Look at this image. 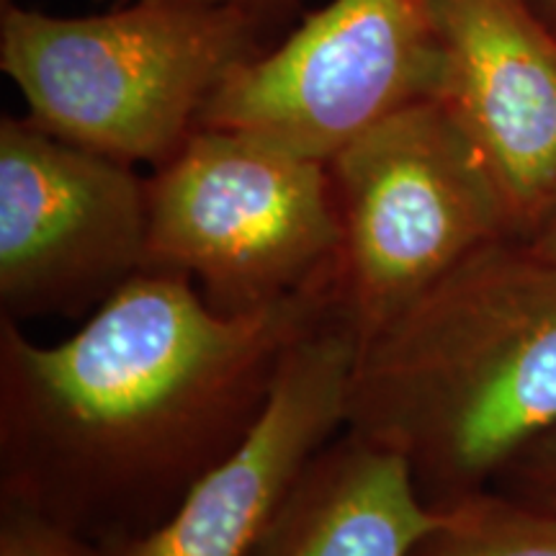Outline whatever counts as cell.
<instances>
[{"label": "cell", "mask_w": 556, "mask_h": 556, "mask_svg": "<svg viewBox=\"0 0 556 556\" xmlns=\"http://www.w3.org/2000/svg\"><path fill=\"white\" fill-rule=\"evenodd\" d=\"M495 484L507 497L556 513V426L520 448Z\"/></svg>", "instance_id": "13"}, {"label": "cell", "mask_w": 556, "mask_h": 556, "mask_svg": "<svg viewBox=\"0 0 556 556\" xmlns=\"http://www.w3.org/2000/svg\"><path fill=\"white\" fill-rule=\"evenodd\" d=\"M212 3H225V0H212Z\"/></svg>", "instance_id": "17"}, {"label": "cell", "mask_w": 556, "mask_h": 556, "mask_svg": "<svg viewBox=\"0 0 556 556\" xmlns=\"http://www.w3.org/2000/svg\"><path fill=\"white\" fill-rule=\"evenodd\" d=\"M328 165L343 225L340 304L358 343L471 253L516 240L484 157L438 99L389 116Z\"/></svg>", "instance_id": "5"}, {"label": "cell", "mask_w": 556, "mask_h": 556, "mask_svg": "<svg viewBox=\"0 0 556 556\" xmlns=\"http://www.w3.org/2000/svg\"><path fill=\"white\" fill-rule=\"evenodd\" d=\"M0 556H111L106 546L0 500Z\"/></svg>", "instance_id": "12"}, {"label": "cell", "mask_w": 556, "mask_h": 556, "mask_svg": "<svg viewBox=\"0 0 556 556\" xmlns=\"http://www.w3.org/2000/svg\"><path fill=\"white\" fill-rule=\"evenodd\" d=\"M358 332L343 304L289 348L270 397L232 454L178 510L111 556H250L304 471L345 430Z\"/></svg>", "instance_id": "8"}, {"label": "cell", "mask_w": 556, "mask_h": 556, "mask_svg": "<svg viewBox=\"0 0 556 556\" xmlns=\"http://www.w3.org/2000/svg\"><path fill=\"white\" fill-rule=\"evenodd\" d=\"M340 307V281L219 315L197 283L139 270L67 340L0 317V500L99 546L142 539L232 454L289 348Z\"/></svg>", "instance_id": "1"}, {"label": "cell", "mask_w": 556, "mask_h": 556, "mask_svg": "<svg viewBox=\"0 0 556 556\" xmlns=\"http://www.w3.org/2000/svg\"><path fill=\"white\" fill-rule=\"evenodd\" d=\"M433 0H330L281 45L229 67L199 127L330 163L407 106L441 96Z\"/></svg>", "instance_id": "6"}, {"label": "cell", "mask_w": 556, "mask_h": 556, "mask_svg": "<svg viewBox=\"0 0 556 556\" xmlns=\"http://www.w3.org/2000/svg\"><path fill=\"white\" fill-rule=\"evenodd\" d=\"M150 180L26 116L0 119V317H83L148 268Z\"/></svg>", "instance_id": "7"}, {"label": "cell", "mask_w": 556, "mask_h": 556, "mask_svg": "<svg viewBox=\"0 0 556 556\" xmlns=\"http://www.w3.org/2000/svg\"><path fill=\"white\" fill-rule=\"evenodd\" d=\"M148 180V268L189 276L219 315L338 278L343 225L328 163L197 127Z\"/></svg>", "instance_id": "4"}, {"label": "cell", "mask_w": 556, "mask_h": 556, "mask_svg": "<svg viewBox=\"0 0 556 556\" xmlns=\"http://www.w3.org/2000/svg\"><path fill=\"white\" fill-rule=\"evenodd\" d=\"M523 242L544 261L556 263V201L554 206L544 214V219L539 222V227L533 229Z\"/></svg>", "instance_id": "15"}, {"label": "cell", "mask_w": 556, "mask_h": 556, "mask_svg": "<svg viewBox=\"0 0 556 556\" xmlns=\"http://www.w3.org/2000/svg\"><path fill=\"white\" fill-rule=\"evenodd\" d=\"M443 520L400 456L348 435L317 454L250 556H409Z\"/></svg>", "instance_id": "10"}, {"label": "cell", "mask_w": 556, "mask_h": 556, "mask_svg": "<svg viewBox=\"0 0 556 556\" xmlns=\"http://www.w3.org/2000/svg\"><path fill=\"white\" fill-rule=\"evenodd\" d=\"M441 96L495 178L516 240L556 201V29L536 0H433Z\"/></svg>", "instance_id": "9"}, {"label": "cell", "mask_w": 556, "mask_h": 556, "mask_svg": "<svg viewBox=\"0 0 556 556\" xmlns=\"http://www.w3.org/2000/svg\"><path fill=\"white\" fill-rule=\"evenodd\" d=\"M556 426V263L497 240L358 343L345 433L400 456L430 507L495 484Z\"/></svg>", "instance_id": "2"}, {"label": "cell", "mask_w": 556, "mask_h": 556, "mask_svg": "<svg viewBox=\"0 0 556 556\" xmlns=\"http://www.w3.org/2000/svg\"><path fill=\"white\" fill-rule=\"evenodd\" d=\"M235 3L245 11L255 34H258L263 47H266L270 34L287 26L296 16L302 0H235Z\"/></svg>", "instance_id": "14"}, {"label": "cell", "mask_w": 556, "mask_h": 556, "mask_svg": "<svg viewBox=\"0 0 556 556\" xmlns=\"http://www.w3.org/2000/svg\"><path fill=\"white\" fill-rule=\"evenodd\" d=\"M539 11L544 13V18L556 29V0H536Z\"/></svg>", "instance_id": "16"}, {"label": "cell", "mask_w": 556, "mask_h": 556, "mask_svg": "<svg viewBox=\"0 0 556 556\" xmlns=\"http://www.w3.org/2000/svg\"><path fill=\"white\" fill-rule=\"evenodd\" d=\"M261 50L235 0H137L101 16L3 0L0 11V70L26 119L129 165L168 163L229 67Z\"/></svg>", "instance_id": "3"}, {"label": "cell", "mask_w": 556, "mask_h": 556, "mask_svg": "<svg viewBox=\"0 0 556 556\" xmlns=\"http://www.w3.org/2000/svg\"><path fill=\"white\" fill-rule=\"evenodd\" d=\"M441 510L409 556H556V513L490 490Z\"/></svg>", "instance_id": "11"}]
</instances>
